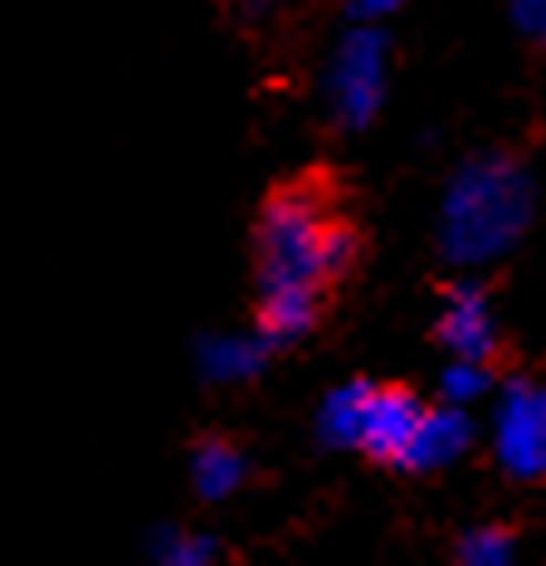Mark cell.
<instances>
[{
    "instance_id": "obj_18",
    "label": "cell",
    "mask_w": 546,
    "mask_h": 566,
    "mask_svg": "<svg viewBox=\"0 0 546 566\" xmlns=\"http://www.w3.org/2000/svg\"><path fill=\"white\" fill-rule=\"evenodd\" d=\"M279 6H283V0H234V10H240V20H269Z\"/></svg>"
},
{
    "instance_id": "obj_14",
    "label": "cell",
    "mask_w": 546,
    "mask_h": 566,
    "mask_svg": "<svg viewBox=\"0 0 546 566\" xmlns=\"http://www.w3.org/2000/svg\"><path fill=\"white\" fill-rule=\"evenodd\" d=\"M439 391H444V406H473L489 391V367L483 361H454L444 371V381H439Z\"/></svg>"
},
{
    "instance_id": "obj_4",
    "label": "cell",
    "mask_w": 546,
    "mask_h": 566,
    "mask_svg": "<svg viewBox=\"0 0 546 566\" xmlns=\"http://www.w3.org/2000/svg\"><path fill=\"white\" fill-rule=\"evenodd\" d=\"M493 444L507 474L517 479L546 474V386L532 381L507 386L493 416Z\"/></svg>"
},
{
    "instance_id": "obj_11",
    "label": "cell",
    "mask_w": 546,
    "mask_h": 566,
    "mask_svg": "<svg viewBox=\"0 0 546 566\" xmlns=\"http://www.w3.org/2000/svg\"><path fill=\"white\" fill-rule=\"evenodd\" d=\"M191 479H196L200 499H210V503L230 499V493L244 483V454L234 450L230 440L210 434V440H200L196 454H191Z\"/></svg>"
},
{
    "instance_id": "obj_7",
    "label": "cell",
    "mask_w": 546,
    "mask_h": 566,
    "mask_svg": "<svg viewBox=\"0 0 546 566\" xmlns=\"http://www.w3.org/2000/svg\"><path fill=\"white\" fill-rule=\"evenodd\" d=\"M469 440H473V424H469V416L459 406L424 410L420 430H414V444H410V454H406V464L400 469H410V474L444 469V464H454V459L469 450Z\"/></svg>"
},
{
    "instance_id": "obj_8",
    "label": "cell",
    "mask_w": 546,
    "mask_h": 566,
    "mask_svg": "<svg viewBox=\"0 0 546 566\" xmlns=\"http://www.w3.org/2000/svg\"><path fill=\"white\" fill-rule=\"evenodd\" d=\"M323 293H259V327L254 333L269 347H293L298 337L313 333Z\"/></svg>"
},
{
    "instance_id": "obj_2",
    "label": "cell",
    "mask_w": 546,
    "mask_h": 566,
    "mask_svg": "<svg viewBox=\"0 0 546 566\" xmlns=\"http://www.w3.org/2000/svg\"><path fill=\"white\" fill-rule=\"evenodd\" d=\"M332 226L337 220L327 216L323 196L313 186L273 191L254 230L259 293H323Z\"/></svg>"
},
{
    "instance_id": "obj_5",
    "label": "cell",
    "mask_w": 546,
    "mask_h": 566,
    "mask_svg": "<svg viewBox=\"0 0 546 566\" xmlns=\"http://www.w3.org/2000/svg\"><path fill=\"white\" fill-rule=\"evenodd\" d=\"M424 420L420 396L406 391V386H371V400H366V424H361V454H371L376 464H406L414 430Z\"/></svg>"
},
{
    "instance_id": "obj_3",
    "label": "cell",
    "mask_w": 546,
    "mask_h": 566,
    "mask_svg": "<svg viewBox=\"0 0 546 566\" xmlns=\"http://www.w3.org/2000/svg\"><path fill=\"white\" fill-rule=\"evenodd\" d=\"M390 44L381 25H351L327 59V108L342 127L361 133L386 103Z\"/></svg>"
},
{
    "instance_id": "obj_16",
    "label": "cell",
    "mask_w": 546,
    "mask_h": 566,
    "mask_svg": "<svg viewBox=\"0 0 546 566\" xmlns=\"http://www.w3.org/2000/svg\"><path fill=\"white\" fill-rule=\"evenodd\" d=\"M513 25L527 34V40L546 44V0H513Z\"/></svg>"
},
{
    "instance_id": "obj_12",
    "label": "cell",
    "mask_w": 546,
    "mask_h": 566,
    "mask_svg": "<svg viewBox=\"0 0 546 566\" xmlns=\"http://www.w3.org/2000/svg\"><path fill=\"white\" fill-rule=\"evenodd\" d=\"M513 562H517V542L507 527H473L454 552V566H513Z\"/></svg>"
},
{
    "instance_id": "obj_13",
    "label": "cell",
    "mask_w": 546,
    "mask_h": 566,
    "mask_svg": "<svg viewBox=\"0 0 546 566\" xmlns=\"http://www.w3.org/2000/svg\"><path fill=\"white\" fill-rule=\"evenodd\" d=\"M216 562V542L196 537V533H166L157 542V566H210Z\"/></svg>"
},
{
    "instance_id": "obj_6",
    "label": "cell",
    "mask_w": 546,
    "mask_h": 566,
    "mask_svg": "<svg viewBox=\"0 0 546 566\" xmlns=\"http://www.w3.org/2000/svg\"><path fill=\"white\" fill-rule=\"evenodd\" d=\"M439 342L454 352V361H483L489 367V357L497 352V323L479 283L449 289L444 313H439Z\"/></svg>"
},
{
    "instance_id": "obj_10",
    "label": "cell",
    "mask_w": 546,
    "mask_h": 566,
    "mask_svg": "<svg viewBox=\"0 0 546 566\" xmlns=\"http://www.w3.org/2000/svg\"><path fill=\"white\" fill-rule=\"evenodd\" d=\"M366 400H371V381H347L323 400V410H317V430H323L327 444H337V450H361Z\"/></svg>"
},
{
    "instance_id": "obj_15",
    "label": "cell",
    "mask_w": 546,
    "mask_h": 566,
    "mask_svg": "<svg viewBox=\"0 0 546 566\" xmlns=\"http://www.w3.org/2000/svg\"><path fill=\"white\" fill-rule=\"evenodd\" d=\"M356 250H361V244H356V230L347 226V220H337L332 234H327V279L347 274V269L356 264Z\"/></svg>"
},
{
    "instance_id": "obj_17",
    "label": "cell",
    "mask_w": 546,
    "mask_h": 566,
    "mask_svg": "<svg viewBox=\"0 0 546 566\" xmlns=\"http://www.w3.org/2000/svg\"><path fill=\"white\" fill-rule=\"evenodd\" d=\"M410 0H351V20L356 25H381L386 15H396V10H406Z\"/></svg>"
},
{
    "instance_id": "obj_1",
    "label": "cell",
    "mask_w": 546,
    "mask_h": 566,
    "mask_svg": "<svg viewBox=\"0 0 546 566\" xmlns=\"http://www.w3.org/2000/svg\"><path fill=\"white\" fill-rule=\"evenodd\" d=\"M532 176L507 151H479L449 176L439 200V254L459 269L503 259L532 226Z\"/></svg>"
},
{
    "instance_id": "obj_9",
    "label": "cell",
    "mask_w": 546,
    "mask_h": 566,
    "mask_svg": "<svg viewBox=\"0 0 546 566\" xmlns=\"http://www.w3.org/2000/svg\"><path fill=\"white\" fill-rule=\"evenodd\" d=\"M269 342L259 333H224V337H206L200 342V371L210 376V381H240V376H254L259 367H264L269 357Z\"/></svg>"
}]
</instances>
